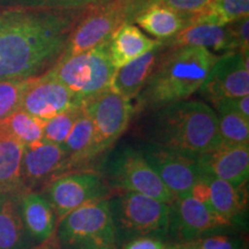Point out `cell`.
Segmentation results:
<instances>
[{
    "label": "cell",
    "mask_w": 249,
    "mask_h": 249,
    "mask_svg": "<svg viewBox=\"0 0 249 249\" xmlns=\"http://www.w3.org/2000/svg\"><path fill=\"white\" fill-rule=\"evenodd\" d=\"M24 145L0 128V195H20L22 183Z\"/></svg>",
    "instance_id": "obj_23"
},
{
    "label": "cell",
    "mask_w": 249,
    "mask_h": 249,
    "mask_svg": "<svg viewBox=\"0 0 249 249\" xmlns=\"http://www.w3.org/2000/svg\"><path fill=\"white\" fill-rule=\"evenodd\" d=\"M93 124L92 158L110 148L123 135L134 114L132 101L112 90H105L83 103Z\"/></svg>",
    "instance_id": "obj_10"
},
{
    "label": "cell",
    "mask_w": 249,
    "mask_h": 249,
    "mask_svg": "<svg viewBox=\"0 0 249 249\" xmlns=\"http://www.w3.org/2000/svg\"><path fill=\"white\" fill-rule=\"evenodd\" d=\"M44 197L51 204L57 224L77 208L89 202L107 197L108 188L104 177L92 170L65 172L48 182Z\"/></svg>",
    "instance_id": "obj_9"
},
{
    "label": "cell",
    "mask_w": 249,
    "mask_h": 249,
    "mask_svg": "<svg viewBox=\"0 0 249 249\" xmlns=\"http://www.w3.org/2000/svg\"><path fill=\"white\" fill-rule=\"evenodd\" d=\"M30 79L0 80V121L21 108L24 91Z\"/></svg>",
    "instance_id": "obj_30"
},
{
    "label": "cell",
    "mask_w": 249,
    "mask_h": 249,
    "mask_svg": "<svg viewBox=\"0 0 249 249\" xmlns=\"http://www.w3.org/2000/svg\"><path fill=\"white\" fill-rule=\"evenodd\" d=\"M81 12V8H18L0 33V80L33 77L58 60Z\"/></svg>",
    "instance_id": "obj_1"
},
{
    "label": "cell",
    "mask_w": 249,
    "mask_h": 249,
    "mask_svg": "<svg viewBox=\"0 0 249 249\" xmlns=\"http://www.w3.org/2000/svg\"><path fill=\"white\" fill-rule=\"evenodd\" d=\"M82 104L83 102L67 87L45 73L31 77L24 91L21 108L30 116L46 121Z\"/></svg>",
    "instance_id": "obj_13"
},
{
    "label": "cell",
    "mask_w": 249,
    "mask_h": 249,
    "mask_svg": "<svg viewBox=\"0 0 249 249\" xmlns=\"http://www.w3.org/2000/svg\"><path fill=\"white\" fill-rule=\"evenodd\" d=\"M92 147L93 124L82 104V111L79 118L74 124L71 133L68 134L67 139L61 144V148L67 155L70 167L93 160Z\"/></svg>",
    "instance_id": "obj_25"
},
{
    "label": "cell",
    "mask_w": 249,
    "mask_h": 249,
    "mask_svg": "<svg viewBox=\"0 0 249 249\" xmlns=\"http://www.w3.org/2000/svg\"><path fill=\"white\" fill-rule=\"evenodd\" d=\"M135 22L157 39H170L188 26L182 15L157 1L149 2L133 18Z\"/></svg>",
    "instance_id": "obj_24"
},
{
    "label": "cell",
    "mask_w": 249,
    "mask_h": 249,
    "mask_svg": "<svg viewBox=\"0 0 249 249\" xmlns=\"http://www.w3.org/2000/svg\"><path fill=\"white\" fill-rule=\"evenodd\" d=\"M218 57L203 48H176L160 58L136 97L134 112L158 108L188 99L201 89Z\"/></svg>",
    "instance_id": "obj_3"
},
{
    "label": "cell",
    "mask_w": 249,
    "mask_h": 249,
    "mask_svg": "<svg viewBox=\"0 0 249 249\" xmlns=\"http://www.w3.org/2000/svg\"><path fill=\"white\" fill-rule=\"evenodd\" d=\"M202 173L225 180L236 187L247 185L249 144H222L195 158Z\"/></svg>",
    "instance_id": "obj_16"
},
{
    "label": "cell",
    "mask_w": 249,
    "mask_h": 249,
    "mask_svg": "<svg viewBox=\"0 0 249 249\" xmlns=\"http://www.w3.org/2000/svg\"><path fill=\"white\" fill-rule=\"evenodd\" d=\"M7 4V7L23 8H61V0H1Z\"/></svg>",
    "instance_id": "obj_35"
},
{
    "label": "cell",
    "mask_w": 249,
    "mask_h": 249,
    "mask_svg": "<svg viewBox=\"0 0 249 249\" xmlns=\"http://www.w3.org/2000/svg\"><path fill=\"white\" fill-rule=\"evenodd\" d=\"M18 200L23 222L37 244L54 234L57 229L55 213L44 195L24 191L20 194Z\"/></svg>",
    "instance_id": "obj_21"
},
{
    "label": "cell",
    "mask_w": 249,
    "mask_h": 249,
    "mask_svg": "<svg viewBox=\"0 0 249 249\" xmlns=\"http://www.w3.org/2000/svg\"><path fill=\"white\" fill-rule=\"evenodd\" d=\"M121 1L129 2V4L133 5L134 7L138 9V12H139L140 9H142L145 5L149 4V2H151L152 0H121ZM134 17H135V15H134Z\"/></svg>",
    "instance_id": "obj_40"
},
{
    "label": "cell",
    "mask_w": 249,
    "mask_h": 249,
    "mask_svg": "<svg viewBox=\"0 0 249 249\" xmlns=\"http://www.w3.org/2000/svg\"><path fill=\"white\" fill-rule=\"evenodd\" d=\"M197 249H247V241L240 235L211 232L193 241Z\"/></svg>",
    "instance_id": "obj_31"
},
{
    "label": "cell",
    "mask_w": 249,
    "mask_h": 249,
    "mask_svg": "<svg viewBox=\"0 0 249 249\" xmlns=\"http://www.w3.org/2000/svg\"><path fill=\"white\" fill-rule=\"evenodd\" d=\"M248 15L249 0H213L204 12L188 18V26L195 23L225 26Z\"/></svg>",
    "instance_id": "obj_26"
},
{
    "label": "cell",
    "mask_w": 249,
    "mask_h": 249,
    "mask_svg": "<svg viewBox=\"0 0 249 249\" xmlns=\"http://www.w3.org/2000/svg\"><path fill=\"white\" fill-rule=\"evenodd\" d=\"M96 249H118L117 247H103V248H96Z\"/></svg>",
    "instance_id": "obj_42"
},
{
    "label": "cell",
    "mask_w": 249,
    "mask_h": 249,
    "mask_svg": "<svg viewBox=\"0 0 249 249\" xmlns=\"http://www.w3.org/2000/svg\"><path fill=\"white\" fill-rule=\"evenodd\" d=\"M102 0H61V8H83Z\"/></svg>",
    "instance_id": "obj_38"
},
{
    "label": "cell",
    "mask_w": 249,
    "mask_h": 249,
    "mask_svg": "<svg viewBox=\"0 0 249 249\" xmlns=\"http://www.w3.org/2000/svg\"><path fill=\"white\" fill-rule=\"evenodd\" d=\"M31 249H62V248H61L60 242H59L57 238V234L54 233V234H52L49 239L39 242V244H37L35 247H33Z\"/></svg>",
    "instance_id": "obj_39"
},
{
    "label": "cell",
    "mask_w": 249,
    "mask_h": 249,
    "mask_svg": "<svg viewBox=\"0 0 249 249\" xmlns=\"http://www.w3.org/2000/svg\"><path fill=\"white\" fill-rule=\"evenodd\" d=\"M217 102L224 103V104H226L227 107H231L232 110L238 112L239 114H241L242 117L249 120V95L241 96V97H235V98L220 99V101H217Z\"/></svg>",
    "instance_id": "obj_36"
},
{
    "label": "cell",
    "mask_w": 249,
    "mask_h": 249,
    "mask_svg": "<svg viewBox=\"0 0 249 249\" xmlns=\"http://www.w3.org/2000/svg\"><path fill=\"white\" fill-rule=\"evenodd\" d=\"M160 46H157L129 64L117 68L111 82V89L129 101L138 97L157 64Z\"/></svg>",
    "instance_id": "obj_22"
},
{
    "label": "cell",
    "mask_w": 249,
    "mask_h": 249,
    "mask_svg": "<svg viewBox=\"0 0 249 249\" xmlns=\"http://www.w3.org/2000/svg\"><path fill=\"white\" fill-rule=\"evenodd\" d=\"M160 44V40L152 39L143 34L139 27L130 22H124L111 36L107 48L112 64L116 68H119Z\"/></svg>",
    "instance_id": "obj_20"
},
{
    "label": "cell",
    "mask_w": 249,
    "mask_h": 249,
    "mask_svg": "<svg viewBox=\"0 0 249 249\" xmlns=\"http://www.w3.org/2000/svg\"><path fill=\"white\" fill-rule=\"evenodd\" d=\"M138 13L129 2L102 0L82 9L61 55H73L104 44L124 22Z\"/></svg>",
    "instance_id": "obj_7"
},
{
    "label": "cell",
    "mask_w": 249,
    "mask_h": 249,
    "mask_svg": "<svg viewBox=\"0 0 249 249\" xmlns=\"http://www.w3.org/2000/svg\"><path fill=\"white\" fill-rule=\"evenodd\" d=\"M55 234L62 249L117 247L108 198L89 202L67 213L57 224Z\"/></svg>",
    "instance_id": "obj_6"
},
{
    "label": "cell",
    "mask_w": 249,
    "mask_h": 249,
    "mask_svg": "<svg viewBox=\"0 0 249 249\" xmlns=\"http://www.w3.org/2000/svg\"><path fill=\"white\" fill-rule=\"evenodd\" d=\"M165 249H174V248H173V245H172V246H167V247L165 248Z\"/></svg>",
    "instance_id": "obj_43"
},
{
    "label": "cell",
    "mask_w": 249,
    "mask_h": 249,
    "mask_svg": "<svg viewBox=\"0 0 249 249\" xmlns=\"http://www.w3.org/2000/svg\"><path fill=\"white\" fill-rule=\"evenodd\" d=\"M167 246L156 236H140L124 244V249H165Z\"/></svg>",
    "instance_id": "obj_34"
},
{
    "label": "cell",
    "mask_w": 249,
    "mask_h": 249,
    "mask_svg": "<svg viewBox=\"0 0 249 249\" xmlns=\"http://www.w3.org/2000/svg\"><path fill=\"white\" fill-rule=\"evenodd\" d=\"M107 45L108 42L77 54L60 55L46 73L85 103L111 88L117 68L112 64Z\"/></svg>",
    "instance_id": "obj_5"
},
{
    "label": "cell",
    "mask_w": 249,
    "mask_h": 249,
    "mask_svg": "<svg viewBox=\"0 0 249 249\" xmlns=\"http://www.w3.org/2000/svg\"><path fill=\"white\" fill-rule=\"evenodd\" d=\"M20 7H0V33L11 22Z\"/></svg>",
    "instance_id": "obj_37"
},
{
    "label": "cell",
    "mask_w": 249,
    "mask_h": 249,
    "mask_svg": "<svg viewBox=\"0 0 249 249\" xmlns=\"http://www.w3.org/2000/svg\"><path fill=\"white\" fill-rule=\"evenodd\" d=\"M202 176L209 187L213 209L232 226L241 223L247 207V185L236 187L209 174L202 173Z\"/></svg>",
    "instance_id": "obj_19"
},
{
    "label": "cell",
    "mask_w": 249,
    "mask_h": 249,
    "mask_svg": "<svg viewBox=\"0 0 249 249\" xmlns=\"http://www.w3.org/2000/svg\"><path fill=\"white\" fill-rule=\"evenodd\" d=\"M70 169L67 155L61 145L38 141L24 147L22 158V183L24 191L51 181Z\"/></svg>",
    "instance_id": "obj_15"
},
{
    "label": "cell",
    "mask_w": 249,
    "mask_h": 249,
    "mask_svg": "<svg viewBox=\"0 0 249 249\" xmlns=\"http://www.w3.org/2000/svg\"><path fill=\"white\" fill-rule=\"evenodd\" d=\"M44 124L45 121L37 119L22 108H18L0 121V128L27 147L33 143L42 141Z\"/></svg>",
    "instance_id": "obj_28"
},
{
    "label": "cell",
    "mask_w": 249,
    "mask_h": 249,
    "mask_svg": "<svg viewBox=\"0 0 249 249\" xmlns=\"http://www.w3.org/2000/svg\"><path fill=\"white\" fill-rule=\"evenodd\" d=\"M148 163L174 197L189 195L200 179L201 170L195 160L148 143L141 150Z\"/></svg>",
    "instance_id": "obj_14"
},
{
    "label": "cell",
    "mask_w": 249,
    "mask_h": 249,
    "mask_svg": "<svg viewBox=\"0 0 249 249\" xmlns=\"http://www.w3.org/2000/svg\"><path fill=\"white\" fill-rule=\"evenodd\" d=\"M104 177L108 188L142 194L171 204L174 196L165 187L141 150L124 148L108 164Z\"/></svg>",
    "instance_id": "obj_8"
},
{
    "label": "cell",
    "mask_w": 249,
    "mask_h": 249,
    "mask_svg": "<svg viewBox=\"0 0 249 249\" xmlns=\"http://www.w3.org/2000/svg\"><path fill=\"white\" fill-rule=\"evenodd\" d=\"M81 111H82V105L62 112L58 116L46 120L43 128V140L61 145L71 133Z\"/></svg>",
    "instance_id": "obj_29"
},
{
    "label": "cell",
    "mask_w": 249,
    "mask_h": 249,
    "mask_svg": "<svg viewBox=\"0 0 249 249\" xmlns=\"http://www.w3.org/2000/svg\"><path fill=\"white\" fill-rule=\"evenodd\" d=\"M170 207L169 234H172L179 242L194 241L208 233L232 227L213 208L201 203L191 195L174 197Z\"/></svg>",
    "instance_id": "obj_11"
},
{
    "label": "cell",
    "mask_w": 249,
    "mask_h": 249,
    "mask_svg": "<svg viewBox=\"0 0 249 249\" xmlns=\"http://www.w3.org/2000/svg\"><path fill=\"white\" fill-rule=\"evenodd\" d=\"M149 143L195 158L222 144L217 113L200 101H181L152 114L148 126Z\"/></svg>",
    "instance_id": "obj_2"
},
{
    "label": "cell",
    "mask_w": 249,
    "mask_h": 249,
    "mask_svg": "<svg viewBox=\"0 0 249 249\" xmlns=\"http://www.w3.org/2000/svg\"><path fill=\"white\" fill-rule=\"evenodd\" d=\"M20 195H0V249H31L37 242L23 222Z\"/></svg>",
    "instance_id": "obj_18"
},
{
    "label": "cell",
    "mask_w": 249,
    "mask_h": 249,
    "mask_svg": "<svg viewBox=\"0 0 249 249\" xmlns=\"http://www.w3.org/2000/svg\"><path fill=\"white\" fill-rule=\"evenodd\" d=\"M116 239L124 242L140 236L163 239L169 235L171 207L150 196L130 192H118L108 200Z\"/></svg>",
    "instance_id": "obj_4"
},
{
    "label": "cell",
    "mask_w": 249,
    "mask_h": 249,
    "mask_svg": "<svg viewBox=\"0 0 249 249\" xmlns=\"http://www.w3.org/2000/svg\"><path fill=\"white\" fill-rule=\"evenodd\" d=\"M154 1L160 2V4L166 6L178 14L182 15L188 23L189 18L204 12L209 7L213 0H154Z\"/></svg>",
    "instance_id": "obj_32"
},
{
    "label": "cell",
    "mask_w": 249,
    "mask_h": 249,
    "mask_svg": "<svg viewBox=\"0 0 249 249\" xmlns=\"http://www.w3.org/2000/svg\"><path fill=\"white\" fill-rule=\"evenodd\" d=\"M171 48H183V46H194L203 48L208 51L234 52L235 48L229 24L218 26L211 23H195L189 24L179 31L176 36L166 42Z\"/></svg>",
    "instance_id": "obj_17"
},
{
    "label": "cell",
    "mask_w": 249,
    "mask_h": 249,
    "mask_svg": "<svg viewBox=\"0 0 249 249\" xmlns=\"http://www.w3.org/2000/svg\"><path fill=\"white\" fill-rule=\"evenodd\" d=\"M248 58L239 51L218 57L201 87L202 95L211 103L249 95Z\"/></svg>",
    "instance_id": "obj_12"
},
{
    "label": "cell",
    "mask_w": 249,
    "mask_h": 249,
    "mask_svg": "<svg viewBox=\"0 0 249 249\" xmlns=\"http://www.w3.org/2000/svg\"><path fill=\"white\" fill-rule=\"evenodd\" d=\"M174 249H197L193 241L187 242H179V244L173 245Z\"/></svg>",
    "instance_id": "obj_41"
},
{
    "label": "cell",
    "mask_w": 249,
    "mask_h": 249,
    "mask_svg": "<svg viewBox=\"0 0 249 249\" xmlns=\"http://www.w3.org/2000/svg\"><path fill=\"white\" fill-rule=\"evenodd\" d=\"M217 110L218 132L224 144H248L249 120L222 102L213 103Z\"/></svg>",
    "instance_id": "obj_27"
},
{
    "label": "cell",
    "mask_w": 249,
    "mask_h": 249,
    "mask_svg": "<svg viewBox=\"0 0 249 249\" xmlns=\"http://www.w3.org/2000/svg\"><path fill=\"white\" fill-rule=\"evenodd\" d=\"M230 30H231V35L233 39V44H234L235 51L244 52L248 53V40H249V18H244L240 20L234 21V22L229 23Z\"/></svg>",
    "instance_id": "obj_33"
}]
</instances>
